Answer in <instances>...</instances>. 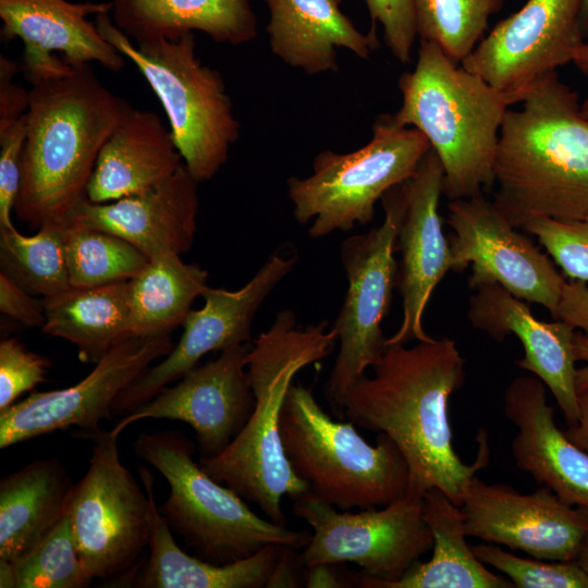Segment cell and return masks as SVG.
Returning a JSON list of instances; mask_svg holds the SVG:
<instances>
[{"label":"cell","mask_w":588,"mask_h":588,"mask_svg":"<svg viewBox=\"0 0 588 588\" xmlns=\"http://www.w3.org/2000/svg\"><path fill=\"white\" fill-rule=\"evenodd\" d=\"M371 368L373 376H363L344 395L340 417L393 440L409 468L407 497L421 500L438 488L461 506L471 479L488 465L490 450L483 429L474 463L465 464L453 446L449 400L465 380L455 341L388 344Z\"/></svg>","instance_id":"6da1fadb"},{"label":"cell","mask_w":588,"mask_h":588,"mask_svg":"<svg viewBox=\"0 0 588 588\" xmlns=\"http://www.w3.org/2000/svg\"><path fill=\"white\" fill-rule=\"evenodd\" d=\"M510 108L493 164L492 203L514 226L588 215V120L578 95L552 73Z\"/></svg>","instance_id":"7a4b0ae2"},{"label":"cell","mask_w":588,"mask_h":588,"mask_svg":"<svg viewBox=\"0 0 588 588\" xmlns=\"http://www.w3.org/2000/svg\"><path fill=\"white\" fill-rule=\"evenodd\" d=\"M131 109L99 81L90 63L30 84L17 219L33 230L65 222L87 197L101 147Z\"/></svg>","instance_id":"3957f363"},{"label":"cell","mask_w":588,"mask_h":588,"mask_svg":"<svg viewBox=\"0 0 588 588\" xmlns=\"http://www.w3.org/2000/svg\"><path fill=\"white\" fill-rule=\"evenodd\" d=\"M335 331L326 320L306 328L292 309L279 310L271 326L252 343L246 375L255 397L254 409L241 432L218 456L199 457L215 480L255 503L271 522L286 526L281 499L308 492L283 450L280 416L296 373L334 348Z\"/></svg>","instance_id":"277c9868"},{"label":"cell","mask_w":588,"mask_h":588,"mask_svg":"<svg viewBox=\"0 0 588 588\" xmlns=\"http://www.w3.org/2000/svg\"><path fill=\"white\" fill-rule=\"evenodd\" d=\"M397 85L402 103L391 117L428 139L443 168V195L454 200L491 188L499 134L513 101L425 40L414 70Z\"/></svg>","instance_id":"5b68a950"},{"label":"cell","mask_w":588,"mask_h":588,"mask_svg":"<svg viewBox=\"0 0 588 588\" xmlns=\"http://www.w3.org/2000/svg\"><path fill=\"white\" fill-rule=\"evenodd\" d=\"M284 454L308 491L340 511L376 509L406 497L409 468L393 440L368 443L347 421L332 419L313 391L292 383L280 416Z\"/></svg>","instance_id":"8992f818"},{"label":"cell","mask_w":588,"mask_h":588,"mask_svg":"<svg viewBox=\"0 0 588 588\" xmlns=\"http://www.w3.org/2000/svg\"><path fill=\"white\" fill-rule=\"evenodd\" d=\"M133 449L167 480L170 493L159 511L198 558L225 565L269 544L294 549L308 544L309 532L260 517L235 491L209 476L194 461L195 448L183 432H142Z\"/></svg>","instance_id":"52a82bcc"},{"label":"cell","mask_w":588,"mask_h":588,"mask_svg":"<svg viewBox=\"0 0 588 588\" xmlns=\"http://www.w3.org/2000/svg\"><path fill=\"white\" fill-rule=\"evenodd\" d=\"M110 14L96 15L99 32L136 65L158 97L189 173L199 183L212 179L241 135L222 75L200 61L194 33L175 40L135 44L114 25Z\"/></svg>","instance_id":"ba28073f"},{"label":"cell","mask_w":588,"mask_h":588,"mask_svg":"<svg viewBox=\"0 0 588 588\" xmlns=\"http://www.w3.org/2000/svg\"><path fill=\"white\" fill-rule=\"evenodd\" d=\"M430 148L418 130L396 124L391 114L378 117L366 145L343 154L322 150L313 160L310 175L287 179L294 219L301 225L311 221L313 238L369 223L376 204L415 173Z\"/></svg>","instance_id":"9c48e42d"},{"label":"cell","mask_w":588,"mask_h":588,"mask_svg":"<svg viewBox=\"0 0 588 588\" xmlns=\"http://www.w3.org/2000/svg\"><path fill=\"white\" fill-rule=\"evenodd\" d=\"M293 502L294 514L314 531L298 554L301 565L356 563L363 568L356 576L359 587L387 588L432 549L422 499L406 495L357 513L340 511L309 491Z\"/></svg>","instance_id":"30bf717a"},{"label":"cell","mask_w":588,"mask_h":588,"mask_svg":"<svg viewBox=\"0 0 588 588\" xmlns=\"http://www.w3.org/2000/svg\"><path fill=\"white\" fill-rule=\"evenodd\" d=\"M94 442L89 466L74 485L69 515L88 575L107 578L132 566L150 536V502L123 465L118 437L99 429L82 433Z\"/></svg>","instance_id":"8fae6325"},{"label":"cell","mask_w":588,"mask_h":588,"mask_svg":"<svg viewBox=\"0 0 588 588\" xmlns=\"http://www.w3.org/2000/svg\"><path fill=\"white\" fill-rule=\"evenodd\" d=\"M384 218L367 233L346 237L341 245V261L347 290L332 329L339 352L326 382L324 395L339 413L346 392L366 375L383 352L387 338L382 322L390 313L397 281L394 258L396 215L382 197Z\"/></svg>","instance_id":"7c38bea8"},{"label":"cell","mask_w":588,"mask_h":588,"mask_svg":"<svg viewBox=\"0 0 588 588\" xmlns=\"http://www.w3.org/2000/svg\"><path fill=\"white\" fill-rule=\"evenodd\" d=\"M451 270L470 266L468 286L499 284L514 296L543 306L554 317L565 279L554 261L514 228L483 194L450 200Z\"/></svg>","instance_id":"4fadbf2b"},{"label":"cell","mask_w":588,"mask_h":588,"mask_svg":"<svg viewBox=\"0 0 588 588\" xmlns=\"http://www.w3.org/2000/svg\"><path fill=\"white\" fill-rule=\"evenodd\" d=\"M296 262L297 254L282 245L241 289L229 291L208 285L200 296L203 307L186 316L177 344L118 395L113 415L134 412L196 367L206 354L250 342L257 310Z\"/></svg>","instance_id":"5bb4252c"},{"label":"cell","mask_w":588,"mask_h":588,"mask_svg":"<svg viewBox=\"0 0 588 588\" xmlns=\"http://www.w3.org/2000/svg\"><path fill=\"white\" fill-rule=\"evenodd\" d=\"M583 0H527L500 21L461 63L514 105L573 60L585 41Z\"/></svg>","instance_id":"9a60e30c"},{"label":"cell","mask_w":588,"mask_h":588,"mask_svg":"<svg viewBox=\"0 0 588 588\" xmlns=\"http://www.w3.org/2000/svg\"><path fill=\"white\" fill-rule=\"evenodd\" d=\"M173 346L170 334L126 339L107 352L74 385L33 392L13 403L0 412V449L71 427H77L82 433L99 430L103 419L114 416L112 405L118 395Z\"/></svg>","instance_id":"2e32d148"},{"label":"cell","mask_w":588,"mask_h":588,"mask_svg":"<svg viewBox=\"0 0 588 588\" xmlns=\"http://www.w3.org/2000/svg\"><path fill=\"white\" fill-rule=\"evenodd\" d=\"M443 179L440 159L430 148L415 173L382 196L396 215L395 252L401 254L396 289L403 310L401 324L385 339V345L431 338L422 326L424 314L452 265L449 238L439 213Z\"/></svg>","instance_id":"e0dca14e"},{"label":"cell","mask_w":588,"mask_h":588,"mask_svg":"<svg viewBox=\"0 0 588 588\" xmlns=\"http://www.w3.org/2000/svg\"><path fill=\"white\" fill-rule=\"evenodd\" d=\"M461 509L467 537L479 538L544 561H576L588 536V513L542 486L520 493L475 476Z\"/></svg>","instance_id":"ac0fdd59"},{"label":"cell","mask_w":588,"mask_h":588,"mask_svg":"<svg viewBox=\"0 0 588 588\" xmlns=\"http://www.w3.org/2000/svg\"><path fill=\"white\" fill-rule=\"evenodd\" d=\"M250 348V342L238 344L197 365L125 415L110 432L119 437L130 425L147 418L180 420L194 430L200 457L218 456L244 428L255 406L246 375Z\"/></svg>","instance_id":"d6986e66"},{"label":"cell","mask_w":588,"mask_h":588,"mask_svg":"<svg viewBox=\"0 0 588 588\" xmlns=\"http://www.w3.org/2000/svg\"><path fill=\"white\" fill-rule=\"evenodd\" d=\"M112 8V1L0 0L1 38L23 42L20 64L29 84L63 75L81 63L96 62L119 72L125 57L88 20Z\"/></svg>","instance_id":"ffe728a7"},{"label":"cell","mask_w":588,"mask_h":588,"mask_svg":"<svg viewBox=\"0 0 588 588\" xmlns=\"http://www.w3.org/2000/svg\"><path fill=\"white\" fill-rule=\"evenodd\" d=\"M475 291L469 297V322L499 342L514 334L524 347V357L515 365L539 378L569 425H575L579 417L575 329L560 319L551 322L537 319L527 302L499 284L483 285Z\"/></svg>","instance_id":"44dd1931"},{"label":"cell","mask_w":588,"mask_h":588,"mask_svg":"<svg viewBox=\"0 0 588 588\" xmlns=\"http://www.w3.org/2000/svg\"><path fill=\"white\" fill-rule=\"evenodd\" d=\"M198 181L183 163L169 179L140 194L108 203L81 200L65 222L112 233L149 259L182 255L194 243L199 209Z\"/></svg>","instance_id":"7402d4cb"},{"label":"cell","mask_w":588,"mask_h":588,"mask_svg":"<svg viewBox=\"0 0 588 588\" xmlns=\"http://www.w3.org/2000/svg\"><path fill=\"white\" fill-rule=\"evenodd\" d=\"M503 412L517 428L511 444L516 466L588 513V453L555 425L546 384L536 376L514 378L503 393Z\"/></svg>","instance_id":"603a6c76"},{"label":"cell","mask_w":588,"mask_h":588,"mask_svg":"<svg viewBox=\"0 0 588 588\" xmlns=\"http://www.w3.org/2000/svg\"><path fill=\"white\" fill-rule=\"evenodd\" d=\"M264 1L270 12L266 32L272 53L307 75L338 71L340 49L367 60L379 47L376 24L360 32L342 12L341 0Z\"/></svg>","instance_id":"cb8c5ba5"},{"label":"cell","mask_w":588,"mask_h":588,"mask_svg":"<svg viewBox=\"0 0 588 588\" xmlns=\"http://www.w3.org/2000/svg\"><path fill=\"white\" fill-rule=\"evenodd\" d=\"M183 163L160 117L132 108L99 151L87 199L100 204L144 193L169 179Z\"/></svg>","instance_id":"d4e9b609"},{"label":"cell","mask_w":588,"mask_h":588,"mask_svg":"<svg viewBox=\"0 0 588 588\" xmlns=\"http://www.w3.org/2000/svg\"><path fill=\"white\" fill-rule=\"evenodd\" d=\"M138 473L150 502L149 558L137 577L143 588H261L266 587L285 548L269 544L236 562L216 565L184 552L160 513L154 477L144 466Z\"/></svg>","instance_id":"484cf974"},{"label":"cell","mask_w":588,"mask_h":588,"mask_svg":"<svg viewBox=\"0 0 588 588\" xmlns=\"http://www.w3.org/2000/svg\"><path fill=\"white\" fill-rule=\"evenodd\" d=\"M114 25L135 44L175 40L195 30L240 46L257 36L252 0H112Z\"/></svg>","instance_id":"4316f807"},{"label":"cell","mask_w":588,"mask_h":588,"mask_svg":"<svg viewBox=\"0 0 588 588\" xmlns=\"http://www.w3.org/2000/svg\"><path fill=\"white\" fill-rule=\"evenodd\" d=\"M74 485L57 458L36 460L0 480V560L12 562L65 516Z\"/></svg>","instance_id":"83f0119b"},{"label":"cell","mask_w":588,"mask_h":588,"mask_svg":"<svg viewBox=\"0 0 588 588\" xmlns=\"http://www.w3.org/2000/svg\"><path fill=\"white\" fill-rule=\"evenodd\" d=\"M128 281L94 287L70 286L42 298L46 321L41 331L71 342L82 362L96 364L114 345L134 338L130 327Z\"/></svg>","instance_id":"f1b7e54d"},{"label":"cell","mask_w":588,"mask_h":588,"mask_svg":"<svg viewBox=\"0 0 588 588\" xmlns=\"http://www.w3.org/2000/svg\"><path fill=\"white\" fill-rule=\"evenodd\" d=\"M424 518L431 531L432 556L417 561L387 588H513L509 578L489 571L465 538V518L442 490L429 489L422 498Z\"/></svg>","instance_id":"f546056e"},{"label":"cell","mask_w":588,"mask_h":588,"mask_svg":"<svg viewBox=\"0 0 588 588\" xmlns=\"http://www.w3.org/2000/svg\"><path fill=\"white\" fill-rule=\"evenodd\" d=\"M208 272L177 254H162L128 281L130 327L134 338L170 334L182 326L208 286Z\"/></svg>","instance_id":"4dcf8cb0"},{"label":"cell","mask_w":588,"mask_h":588,"mask_svg":"<svg viewBox=\"0 0 588 588\" xmlns=\"http://www.w3.org/2000/svg\"><path fill=\"white\" fill-rule=\"evenodd\" d=\"M66 229L65 222H51L30 236L0 229V271L41 298L69 289Z\"/></svg>","instance_id":"1f68e13d"},{"label":"cell","mask_w":588,"mask_h":588,"mask_svg":"<svg viewBox=\"0 0 588 588\" xmlns=\"http://www.w3.org/2000/svg\"><path fill=\"white\" fill-rule=\"evenodd\" d=\"M65 237L71 286L94 287L135 278L149 258L112 233L69 223Z\"/></svg>","instance_id":"d6a6232c"},{"label":"cell","mask_w":588,"mask_h":588,"mask_svg":"<svg viewBox=\"0 0 588 588\" xmlns=\"http://www.w3.org/2000/svg\"><path fill=\"white\" fill-rule=\"evenodd\" d=\"M419 40L438 46L461 64L483 39L489 20L506 0H414Z\"/></svg>","instance_id":"836d02e7"},{"label":"cell","mask_w":588,"mask_h":588,"mask_svg":"<svg viewBox=\"0 0 588 588\" xmlns=\"http://www.w3.org/2000/svg\"><path fill=\"white\" fill-rule=\"evenodd\" d=\"M10 565L14 588H82L93 580L81 560L69 510L46 537Z\"/></svg>","instance_id":"e575fe53"},{"label":"cell","mask_w":588,"mask_h":588,"mask_svg":"<svg viewBox=\"0 0 588 588\" xmlns=\"http://www.w3.org/2000/svg\"><path fill=\"white\" fill-rule=\"evenodd\" d=\"M470 547L483 564L502 572L515 588H588V576L577 561L549 563L520 558L490 543Z\"/></svg>","instance_id":"d590c367"},{"label":"cell","mask_w":588,"mask_h":588,"mask_svg":"<svg viewBox=\"0 0 588 588\" xmlns=\"http://www.w3.org/2000/svg\"><path fill=\"white\" fill-rule=\"evenodd\" d=\"M523 230L537 237L565 275L588 282V215L573 221L535 219Z\"/></svg>","instance_id":"8d00e7d4"},{"label":"cell","mask_w":588,"mask_h":588,"mask_svg":"<svg viewBox=\"0 0 588 588\" xmlns=\"http://www.w3.org/2000/svg\"><path fill=\"white\" fill-rule=\"evenodd\" d=\"M49 362L15 338L0 342V412L46 380Z\"/></svg>","instance_id":"74e56055"},{"label":"cell","mask_w":588,"mask_h":588,"mask_svg":"<svg viewBox=\"0 0 588 588\" xmlns=\"http://www.w3.org/2000/svg\"><path fill=\"white\" fill-rule=\"evenodd\" d=\"M372 24H381L387 47L401 63H408L417 38L414 0H365Z\"/></svg>","instance_id":"f35d334b"},{"label":"cell","mask_w":588,"mask_h":588,"mask_svg":"<svg viewBox=\"0 0 588 588\" xmlns=\"http://www.w3.org/2000/svg\"><path fill=\"white\" fill-rule=\"evenodd\" d=\"M26 113L0 131V229H14V211L21 183V162L26 138Z\"/></svg>","instance_id":"ab89813d"},{"label":"cell","mask_w":588,"mask_h":588,"mask_svg":"<svg viewBox=\"0 0 588 588\" xmlns=\"http://www.w3.org/2000/svg\"><path fill=\"white\" fill-rule=\"evenodd\" d=\"M0 310L26 327L41 328L46 321L44 299L29 293L0 271Z\"/></svg>","instance_id":"60d3db41"},{"label":"cell","mask_w":588,"mask_h":588,"mask_svg":"<svg viewBox=\"0 0 588 588\" xmlns=\"http://www.w3.org/2000/svg\"><path fill=\"white\" fill-rule=\"evenodd\" d=\"M21 64L0 54V131L19 121L28 110L29 90L14 82Z\"/></svg>","instance_id":"b9f144b4"},{"label":"cell","mask_w":588,"mask_h":588,"mask_svg":"<svg viewBox=\"0 0 588 588\" xmlns=\"http://www.w3.org/2000/svg\"><path fill=\"white\" fill-rule=\"evenodd\" d=\"M554 319H560L588 336V286L586 282H565Z\"/></svg>","instance_id":"7bdbcfd3"},{"label":"cell","mask_w":588,"mask_h":588,"mask_svg":"<svg viewBox=\"0 0 588 588\" xmlns=\"http://www.w3.org/2000/svg\"><path fill=\"white\" fill-rule=\"evenodd\" d=\"M296 549L285 547L266 587H296V565H301Z\"/></svg>","instance_id":"ee69618b"},{"label":"cell","mask_w":588,"mask_h":588,"mask_svg":"<svg viewBox=\"0 0 588 588\" xmlns=\"http://www.w3.org/2000/svg\"><path fill=\"white\" fill-rule=\"evenodd\" d=\"M578 420L565 431V434L573 443L588 453V390L578 393Z\"/></svg>","instance_id":"f6af8a7d"},{"label":"cell","mask_w":588,"mask_h":588,"mask_svg":"<svg viewBox=\"0 0 588 588\" xmlns=\"http://www.w3.org/2000/svg\"><path fill=\"white\" fill-rule=\"evenodd\" d=\"M574 354L577 362H584L576 370V389L580 393L588 390V336L583 332L575 331Z\"/></svg>","instance_id":"bcb514c9"},{"label":"cell","mask_w":588,"mask_h":588,"mask_svg":"<svg viewBox=\"0 0 588 588\" xmlns=\"http://www.w3.org/2000/svg\"><path fill=\"white\" fill-rule=\"evenodd\" d=\"M307 587H343L340 578L330 569V564L309 567Z\"/></svg>","instance_id":"7dc6e473"},{"label":"cell","mask_w":588,"mask_h":588,"mask_svg":"<svg viewBox=\"0 0 588 588\" xmlns=\"http://www.w3.org/2000/svg\"><path fill=\"white\" fill-rule=\"evenodd\" d=\"M573 64L578 69L588 84V41L585 40L580 46L573 60ZM581 111L585 118L588 120V94L585 100L581 102Z\"/></svg>","instance_id":"c3c4849f"},{"label":"cell","mask_w":588,"mask_h":588,"mask_svg":"<svg viewBox=\"0 0 588 588\" xmlns=\"http://www.w3.org/2000/svg\"><path fill=\"white\" fill-rule=\"evenodd\" d=\"M577 563L583 568V571L588 576V536L586 537L583 547L580 549V552L577 558Z\"/></svg>","instance_id":"681fc988"},{"label":"cell","mask_w":588,"mask_h":588,"mask_svg":"<svg viewBox=\"0 0 588 588\" xmlns=\"http://www.w3.org/2000/svg\"><path fill=\"white\" fill-rule=\"evenodd\" d=\"M580 26L584 36H588V0H583L580 11Z\"/></svg>","instance_id":"f907efd6"}]
</instances>
